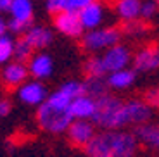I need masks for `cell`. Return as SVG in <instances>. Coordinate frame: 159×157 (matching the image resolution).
<instances>
[{
    "label": "cell",
    "instance_id": "6da1fadb",
    "mask_svg": "<svg viewBox=\"0 0 159 157\" xmlns=\"http://www.w3.org/2000/svg\"><path fill=\"white\" fill-rule=\"evenodd\" d=\"M137 152V137L126 131H102L85 145L88 157H133Z\"/></svg>",
    "mask_w": 159,
    "mask_h": 157
},
{
    "label": "cell",
    "instance_id": "7a4b0ae2",
    "mask_svg": "<svg viewBox=\"0 0 159 157\" xmlns=\"http://www.w3.org/2000/svg\"><path fill=\"white\" fill-rule=\"evenodd\" d=\"M123 107L125 104L119 98L112 95H104V97L95 100V112L92 116L93 124L116 130V128H123Z\"/></svg>",
    "mask_w": 159,
    "mask_h": 157
},
{
    "label": "cell",
    "instance_id": "3957f363",
    "mask_svg": "<svg viewBox=\"0 0 159 157\" xmlns=\"http://www.w3.org/2000/svg\"><path fill=\"white\" fill-rule=\"evenodd\" d=\"M73 116L69 109H56L48 102H43L36 110V121H38L40 128L48 133H62L68 131V128L73 123Z\"/></svg>",
    "mask_w": 159,
    "mask_h": 157
},
{
    "label": "cell",
    "instance_id": "277c9868",
    "mask_svg": "<svg viewBox=\"0 0 159 157\" xmlns=\"http://www.w3.org/2000/svg\"><path fill=\"white\" fill-rule=\"evenodd\" d=\"M121 31L116 28H106V29H92L83 36L81 45L85 50H100V48H111L119 43Z\"/></svg>",
    "mask_w": 159,
    "mask_h": 157
},
{
    "label": "cell",
    "instance_id": "5b68a950",
    "mask_svg": "<svg viewBox=\"0 0 159 157\" xmlns=\"http://www.w3.org/2000/svg\"><path fill=\"white\" fill-rule=\"evenodd\" d=\"M152 118V109L151 105L143 100H130L123 107V124H143Z\"/></svg>",
    "mask_w": 159,
    "mask_h": 157
},
{
    "label": "cell",
    "instance_id": "8992f818",
    "mask_svg": "<svg viewBox=\"0 0 159 157\" xmlns=\"http://www.w3.org/2000/svg\"><path fill=\"white\" fill-rule=\"evenodd\" d=\"M54 24L61 33L71 36V38H78L83 33V24H81L80 14L76 11H64L54 16Z\"/></svg>",
    "mask_w": 159,
    "mask_h": 157
},
{
    "label": "cell",
    "instance_id": "52a82bcc",
    "mask_svg": "<svg viewBox=\"0 0 159 157\" xmlns=\"http://www.w3.org/2000/svg\"><path fill=\"white\" fill-rule=\"evenodd\" d=\"M102 59H104L106 67H107V73H114V71H119V69H126L131 55L126 47L114 45V47H111L106 52V55H104Z\"/></svg>",
    "mask_w": 159,
    "mask_h": 157
},
{
    "label": "cell",
    "instance_id": "ba28073f",
    "mask_svg": "<svg viewBox=\"0 0 159 157\" xmlns=\"http://www.w3.org/2000/svg\"><path fill=\"white\" fill-rule=\"evenodd\" d=\"M17 95L28 105H42L47 100V90L38 81H30L21 85L19 90H17Z\"/></svg>",
    "mask_w": 159,
    "mask_h": 157
},
{
    "label": "cell",
    "instance_id": "9c48e42d",
    "mask_svg": "<svg viewBox=\"0 0 159 157\" xmlns=\"http://www.w3.org/2000/svg\"><path fill=\"white\" fill-rule=\"evenodd\" d=\"M68 137L69 141L76 147H83L87 145L92 138L95 137V131H93V124H90L88 121H73L71 126L68 128Z\"/></svg>",
    "mask_w": 159,
    "mask_h": 157
},
{
    "label": "cell",
    "instance_id": "30bf717a",
    "mask_svg": "<svg viewBox=\"0 0 159 157\" xmlns=\"http://www.w3.org/2000/svg\"><path fill=\"white\" fill-rule=\"evenodd\" d=\"M30 69H26L23 62H11L4 67L2 71V83H4L7 88H16L24 85V79L28 76Z\"/></svg>",
    "mask_w": 159,
    "mask_h": 157
},
{
    "label": "cell",
    "instance_id": "8fae6325",
    "mask_svg": "<svg viewBox=\"0 0 159 157\" xmlns=\"http://www.w3.org/2000/svg\"><path fill=\"white\" fill-rule=\"evenodd\" d=\"M133 66L137 71H152L159 67V48L156 45H149V47L142 48L137 52L133 57Z\"/></svg>",
    "mask_w": 159,
    "mask_h": 157
},
{
    "label": "cell",
    "instance_id": "7c38bea8",
    "mask_svg": "<svg viewBox=\"0 0 159 157\" xmlns=\"http://www.w3.org/2000/svg\"><path fill=\"white\" fill-rule=\"evenodd\" d=\"M78 14H80V19H81L83 28H87V29H95L104 19V9L99 2L88 4L87 7H83Z\"/></svg>",
    "mask_w": 159,
    "mask_h": 157
},
{
    "label": "cell",
    "instance_id": "4fadbf2b",
    "mask_svg": "<svg viewBox=\"0 0 159 157\" xmlns=\"http://www.w3.org/2000/svg\"><path fill=\"white\" fill-rule=\"evenodd\" d=\"M69 112L75 119H87L92 118L93 112H95V100L88 95H83V97L75 98L69 105Z\"/></svg>",
    "mask_w": 159,
    "mask_h": 157
},
{
    "label": "cell",
    "instance_id": "5bb4252c",
    "mask_svg": "<svg viewBox=\"0 0 159 157\" xmlns=\"http://www.w3.org/2000/svg\"><path fill=\"white\" fill-rule=\"evenodd\" d=\"M24 38L33 48H45L52 42V31L43 26H31L24 33Z\"/></svg>",
    "mask_w": 159,
    "mask_h": 157
},
{
    "label": "cell",
    "instance_id": "9a60e30c",
    "mask_svg": "<svg viewBox=\"0 0 159 157\" xmlns=\"http://www.w3.org/2000/svg\"><path fill=\"white\" fill-rule=\"evenodd\" d=\"M28 66H30L28 67L30 74H33L38 79L47 78V76H50V73H52V59L47 54H36L35 57H31V61H30Z\"/></svg>",
    "mask_w": 159,
    "mask_h": 157
},
{
    "label": "cell",
    "instance_id": "2e32d148",
    "mask_svg": "<svg viewBox=\"0 0 159 157\" xmlns=\"http://www.w3.org/2000/svg\"><path fill=\"white\" fill-rule=\"evenodd\" d=\"M83 85H85V93L88 97H92L93 100L107 95L109 83H107V78H104V76H87Z\"/></svg>",
    "mask_w": 159,
    "mask_h": 157
},
{
    "label": "cell",
    "instance_id": "e0dca14e",
    "mask_svg": "<svg viewBox=\"0 0 159 157\" xmlns=\"http://www.w3.org/2000/svg\"><path fill=\"white\" fill-rule=\"evenodd\" d=\"M11 14L14 19L23 23H33V4L31 0H14L11 7Z\"/></svg>",
    "mask_w": 159,
    "mask_h": 157
},
{
    "label": "cell",
    "instance_id": "ac0fdd59",
    "mask_svg": "<svg viewBox=\"0 0 159 157\" xmlns=\"http://www.w3.org/2000/svg\"><path fill=\"white\" fill-rule=\"evenodd\" d=\"M116 11L125 21L137 19L142 11V4L139 0H118L116 2Z\"/></svg>",
    "mask_w": 159,
    "mask_h": 157
},
{
    "label": "cell",
    "instance_id": "d6986e66",
    "mask_svg": "<svg viewBox=\"0 0 159 157\" xmlns=\"http://www.w3.org/2000/svg\"><path fill=\"white\" fill-rule=\"evenodd\" d=\"M135 81V73L130 69H119L111 73V76L107 78L109 87L112 88H126L130 87L131 83Z\"/></svg>",
    "mask_w": 159,
    "mask_h": 157
},
{
    "label": "cell",
    "instance_id": "ffe728a7",
    "mask_svg": "<svg viewBox=\"0 0 159 157\" xmlns=\"http://www.w3.org/2000/svg\"><path fill=\"white\" fill-rule=\"evenodd\" d=\"M33 57V47L26 42V38H19L14 43V59L17 61V62H28V61H31Z\"/></svg>",
    "mask_w": 159,
    "mask_h": 157
},
{
    "label": "cell",
    "instance_id": "44dd1931",
    "mask_svg": "<svg viewBox=\"0 0 159 157\" xmlns=\"http://www.w3.org/2000/svg\"><path fill=\"white\" fill-rule=\"evenodd\" d=\"M85 74L87 76H106L107 67L104 64L102 57H90L85 62Z\"/></svg>",
    "mask_w": 159,
    "mask_h": 157
},
{
    "label": "cell",
    "instance_id": "7402d4cb",
    "mask_svg": "<svg viewBox=\"0 0 159 157\" xmlns=\"http://www.w3.org/2000/svg\"><path fill=\"white\" fill-rule=\"evenodd\" d=\"M149 29V24L145 21H137V19H130V21H125L121 24V31L125 35H130V36H137V35H143V33Z\"/></svg>",
    "mask_w": 159,
    "mask_h": 157
},
{
    "label": "cell",
    "instance_id": "603a6c76",
    "mask_svg": "<svg viewBox=\"0 0 159 157\" xmlns=\"http://www.w3.org/2000/svg\"><path fill=\"white\" fill-rule=\"evenodd\" d=\"M14 57V42L9 35L0 36V64H5Z\"/></svg>",
    "mask_w": 159,
    "mask_h": 157
},
{
    "label": "cell",
    "instance_id": "cb8c5ba5",
    "mask_svg": "<svg viewBox=\"0 0 159 157\" xmlns=\"http://www.w3.org/2000/svg\"><path fill=\"white\" fill-rule=\"evenodd\" d=\"M45 102H48L52 107H56V109H64V110H66V109H69V105H71L73 100L64 93L62 90H57L56 93L48 95Z\"/></svg>",
    "mask_w": 159,
    "mask_h": 157
},
{
    "label": "cell",
    "instance_id": "d4e9b609",
    "mask_svg": "<svg viewBox=\"0 0 159 157\" xmlns=\"http://www.w3.org/2000/svg\"><path fill=\"white\" fill-rule=\"evenodd\" d=\"M61 90L68 95L71 100H75V98H78V97H83V95H87V93H85V85H83V83H78V81L64 83L62 87H61Z\"/></svg>",
    "mask_w": 159,
    "mask_h": 157
},
{
    "label": "cell",
    "instance_id": "484cf974",
    "mask_svg": "<svg viewBox=\"0 0 159 157\" xmlns=\"http://www.w3.org/2000/svg\"><path fill=\"white\" fill-rule=\"evenodd\" d=\"M47 11L52 16H57L64 11H69V2L68 0H47Z\"/></svg>",
    "mask_w": 159,
    "mask_h": 157
},
{
    "label": "cell",
    "instance_id": "4316f807",
    "mask_svg": "<svg viewBox=\"0 0 159 157\" xmlns=\"http://www.w3.org/2000/svg\"><path fill=\"white\" fill-rule=\"evenodd\" d=\"M7 28H9V31H12V33H23V31H28L30 28H31V24L23 23V21H17V19L12 17V19L7 23Z\"/></svg>",
    "mask_w": 159,
    "mask_h": 157
},
{
    "label": "cell",
    "instance_id": "83f0119b",
    "mask_svg": "<svg viewBox=\"0 0 159 157\" xmlns=\"http://www.w3.org/2000/svg\"><path fill=\"white\" fill-rule=\"evenodd\" d=\"M156 12H157V4H156V2L149 0V2H143V4H142V11H140V16H142L143 19H151V17L154 16Z\"/></svg>",
    "mask_w": 159,
    "mask_h": 157
},
{
    "label": "cell",
    "instance_id": "f1b7e54d",
    "mask_svg": "<svg viewBox=\"0 0 159 157\" xmlns=\"http://www.w3.org/2000/svg\"><path fill=\"white\" fill-rule=\"evenodd\" d=\"M143 102L151 107H159V88H152L147 90L143 95Z\"/></svg>",
    "mask_w": 159,
    "mask_h": 157
},
{
    "label": "cell",
    "instance_id": "f546056e",
    "mask_svg": "<svg viewBox=\"0 0 159 157\" xmlns=\"http://www.w3.org/2000/svg\"><path fill=\"white\" fill-rule=\"evenodd\" d=\"M68 2H69V11H76V12H80L83 7H87L88 4L95 2V0H68Z\"/></svg>",
    "mask_w": 159,
    "mask_h": 157
},
{
    "label": "cell",
    "instance_id": "4dcf8cb0",
    "mask_svg": "<svg viewBox=\"0 0 159 157\" xmlns=\"http://www.w3.org/2000/svg\"><path fill=\"white\" fill-rule=\"evenodd\" d=\"M11 112V102L9 100H0V118H5Z\"/></svg>",
    "mask_w": 159,
    "mask_h": 157
},
{
    "label": "cell",
    "instance_id": "1f68e13d",
    "mask_svg": "<svg viewBox=\"0 0 159 157\" xmlns=\"http://www.w3.org/2000/svg\"><path fill=\"white\" fill-rule=\"evenodd\" d=\"M14 0H0V12H11Z\"/></svg>",
    "mask_w": 159,
    "mask_h": 157
},
{
    "label": "cell",
    "instance_id": "d6a6232c",
    "mask_svg": "<svg viewBox=\"0 0 159 157\" xmlns=\"http://www.w3.org/2000/svg\"><path fill=\"white\" fill-rule=\"evenodd\" d=\"M152 147H159V126H156L154 130V138H152Z\"/></svg>",
    "mask_w": 159,
    "mask_h": 157
},
{
    "label": "cell",
    "instance_id": "836d02e7",
    "mask_svg": "<svg viewBox=\"0 0 159 157\" xmlns=\"http://www.w3.org/2000/svg\"><path fill=\"white\" fill-rule=\"evenodd\" d=\"M7 29H9V28H7V23H5V21L2 19V17H0V36H4Z\"/></svg>",
    "mask_w": 159,
    "mask_h": 157
},
{
    "label": "cell",
    "instance_id": "e575fe53",
    "mask_svg": "<svg viewBox=\"0 0 159 157\" xmlns=\"http://www.w3.org/2000/svg\"><path fill=\"white\" fill-rule=\"evenodd\" d=\"M154 2H156V4H157V5H159V0H154Z\"/></svg>",
    "mask_w": 159,
    "mask_h": 157
}]
</instances>
